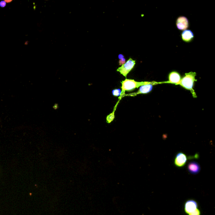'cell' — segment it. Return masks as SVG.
Segmentation results:
<instances>
[{"label":"cell","mask_w":215,"mask_h":215,"mask_svg":"<svg viewBox=\"0 0 215 215\" xmlns=\"http://www.w3.org/2000/svg\"><path fill=\"white\" fill-rule=\"evenodd\" d=\"M124 57V56H123L122 55L120 54L119 56V59H121V58H122Z\"/></svg>","instance_id":"9a60e30c"},{"label":"cell","mask_w":215,"mask_h":215,"mask_svg":"<svg viewBox=\"0 0 215 215\" xmlns=\"http://www.w3.org/2000/svg\"><path fill=\"white\" fill-rule=\"evenodd\" d=\"M182 38L184 41L188 42L190 41L194 37L193 33L190 30H185L182 32Z\"/></svg>","instance_id":"30bf717a"},{"label":"cell","mask_w":215,"mask_h":215,"mask_svg":"<svg viewBox=\"0 0 215 215\" xmlns=\"http://www.w3.org/2000/svg\"><path fill=\"white\" fill-rule=\"evenodd\" d=\"M188 171L192 174H197L200 171L201 168L199 163L195 161L191 162L188 166Z\"/></svg>","instance_id":"ba28073f"},{"label":"cell","mask_w":215,"mask_h":215,"mask_svg":"<svg viewBox=\"0 0 215 215\" xmlns=\"http://www.w3.org/2000/svg\"><path fill=\"white\" fill-rule=\"evenodd\" d=\"M181 80V77L180 74L177 72H171L169 75V81L166 82L165 83H169L178 85L180 84Z\"/></svg>","instance_id":"9c48e42d"},{"label":"cell","mask_w":215,"mask_h":215,"mask_svg":"<svg viewBox=\"0 0 215 215\" xmlns=\"http://www.w3.org/2000/svg\"><path fill=\"white\" fill-rule=\"evenodd\" d=\"M187 161L186 155L182 153L177 154L174 161V163L176 166L179 167H183L186 164Z\"/></svg>","instance_id":"8992f818"},{"label":"cell","mask_w":215,"mask_h":215,"mask_svg":"<svg viewBox=\"0 0 215 215\" xmlns=\"http://www.w3.org/2000/svg\"><path fill=\"white\" fill-rule=\"evenodd\" d=\"M201 215V212L200 210L199 209H196V210L193 211V212H191L189 214V215Z\"/></svg>","instance_id":"7c38bea8"},{"label":"cell","mask_w":215,"mask_h":215,"mask_svg":"<svg viewBox=\"0 0 215 215\" xmlns=\"http://www.w3.org/2000/svg\"><path fill=\"white\" fill-rule=\"evenodd\" d=\"M158 83H161L153 82L152 83L150 84L142 85V86H140L139 91L137 92L133 93V94H131L130 95H132V96H136L138 94H146V93H149L153 89V85H154V84H158Z\"/></svg>","instance_id":"277c9868"},{"label":"cell","mask_w":215,"mask_h":215,"mask_svg":"<svg viewBox=\"0 0 215 215\" xmlns=\"http://www.w3.org/2000/svg\"><path fill=\"white\" fill-rule=\"evenodd\" d=\"M153 82H137L134 80H128L126 79L125 80L121 82L122 86H121V95H122L125 94V92L126 91H130L133 90L134 89L138 88V87H140L142 85H145V84H150L152 83Z\"/></svg>","instance_id":"7a4b0ae2"},{"label":"cell","mask_w":215,"mask_h":215,"mask_svg":"<svg viewBox=\"0 0 215 215\" xmlns=\"http://www.w3.org/2000/svg\"><path fill=\"white\" fill-rule=\"evenodd\" d=\"M196 73L192 72L185 74V76L181 79L179 84L184 88L190 91L193 97L196 98H197V95L193 88L194 82L197 81L196 79Z\"/></svg>","instance_id":"6da1fadb"},{"label":"cell","mask_w":215,"mask_h":215,"mask_svg":"<svg viewBox=\"0 0 215 215\" xmlns=\"http://www.w3.org/2000/svg\"><path fill=\"white\" fill-rule=\"evenodd\" d=\"M177 25L180 30H185L189 27L188 20L185 17H180L177 19Z\"/></svg>","instance_id":"52a82bcc"},{"label":"cell","mask_w":215,"mask_h":215,"mask_svg":"<svg viewBox=\"0 0 215 215\" xmlns=\"http://www.w3.org/2000/svg\"><path fill=\"white\" fill-rule=\"evenodd\" d=\"M7 2L6 1H1V2H0V7H2V8H4V7H6V5H7Z\"/></svg>","instance_id":"4fadbf2b"},{"label":"cell","mask_w":215,"mask_h":215,"mask_svg":"<svg viewBox=\"0 0 215 215\" xmlns=\"http://www.w3.org/2000/svg\"><path fill=\"white\" fill-rule=\"evenodd\" d=\"M121 90L120 89H115L112 90V94L115 96H119L121 95Z\"/></svg>","instance_id":"8fae6325"},{"label":"cell","mask_w":215,"mask_h":215,"mask_svg":"<svg viewBox=\"0 0 215 215\" xmlns=\"http://www.w3.org/2000/svg\"><path fill=\"white\" fill-rule=\"evenodd\" d=\"M135 64V61H134L132 58H130L125 63L119 68L117 70V71L119 72L121 74H122L125 77H127L128 74L133 69Z\"/></svg>","instance_id":"3957f363"},{"label":"cell","mask_w":215,"mask_h":215,"mask_svg":"<svg viewBox=\"0 0 215 215\" xmlns=\"http://www.w3.org/2000/svg\"><path fill=\"white\" fill-rule=\"evenodd\" d=\"M198 208V203L193 200H188L184 204V211L188 214L196 210Z\"/></svg>","instance_id":"5b68a950"},{"label":"cell","mask_w":215,"mask_h":215,"mask_svg":"<svg viewBox=\"0 0 215 215\" xmlns=\"http://www.w3.org/2000/svg\"><path fill=\"white\" fill-rule=\"evenodd\" d=\"M126 62V60L125 59V58H121V59L120 60V61H119V65H122L124 64H125V63Z\"/></svg>","instance_id":"5bb4252c"}]
</instances>
